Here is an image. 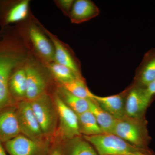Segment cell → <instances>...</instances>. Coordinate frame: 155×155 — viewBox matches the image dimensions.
Returning a JSON list of instances; mask_svg holds the SVG:
<instances>
[{
	"label": "cell",
	"mask_w": 155,
	"mask_h": 155,
	"mask_svg": "<svg viewBox=\"0 0 155 155\" xmlns=\"http://www.w3.org/2000/svg\"><path fill=\"white\" fill-rule=\"evenodd\" d=\"M30 48L17 27L7 26L0 31V106L8 104L11 96L9 81L15 69L31 57Z\"/></svg>",
	"instance_id": "obj_1"
},
{
	"label": "cell",
	"mask_w": 155,
	"mask_h": 155,
	"mask_svg": "<svg viewBox=\"0 0 155 155\" xmlns=\"http://www.w3.org/2000/svg\"><path fill=\"white\" fill-rule=\"evenodd\" d=\"M26 30L24 31L17 25V27L25 38L29 48H32L45 64L54 61V48L52 43L43 30L41 23L33 17Z\"/></svg>",
	"instance_id": "obj_2"
},
{
	"label": "cell",
	"mask_w": 155,
	"mask_h": 155,
	"mask_svg": "<svg viewBox=\"0 0 155 155\" xmlns=\"http://www.w3.org/2000/svg\"><path fill=\"white\" fill-rule=\"evenodd\" d=\"M113 134L138 149H147L150 140L144 118L134 119L125 116L118 119Z\"/></svg>",
	"instance_id": "obj_3"
},
{
	"label": "cell",
	"mask_w": 155,
	"mask_h": 155,
	"mask_svg": "<svg viewBox=\"0 0 155 155\" xmlns=\"http://www.w3.org/2000/svg\"><path fill=\"white\" fill-rule=\"evenodd\" d=\"M29 102L44 135L51 136L55 133L58 119L54 103L47 93Z\"/></svg>",
	"instance_id": "obj_4"
},
{
	"label": "cell",
	"mask_w": 155,
	"mask_h": 155,
	"mask_svg": "<svg viewBox=\"0 0 155 155\" xmlns=\"http://www.w3.org/2000/svg\"><path fill=\"white\" fill-rule=\"evenodd\" d=\"M84 137L94 146L99 155H132L138 149L114 134Z\"/></svg>",
	"instance_id": "obj_5"
},
{
	"label": "cell",
	"mask_w": 155,
	"mask_h": 155,
	"mask_svg": "<svg viewBox=\"0 0 155 155\" xmlns=\"http://www.w3.org/2000/svg\"><path fill=\"white\" fill-rule=\"evenodd\" d=\"M20 133L35 141H45V135L35 116L30 102L20 101L16 108Z\"/></svg>",
	"instance_id": "obj_6"
},
{
	"label": "cell",
	"mask_w": 155,
	"mask_h": 155,
	"mask_svg": "<svg viewBox=\"0 0 155 155\" xmlns=\"http://www.w3.org/2000/svg\"><path fill=\"white\" fill-rule=\"evenodd\" d=\"M59 119V135L64 140H70L81 135L78 126V118L75 114L61 99L57 93L54 96Z\"/></svg>",
	"instance_id": "obj_7"
},
{
	"label": "cell",
	"mask_w": 155,
	"mask_h": 155,
	"mask_svg": "<svg viewBox=\"0 0 155 155\" xmlns=\"http://www.w3.org/2000/svg\"><path fill=\"white\" fill-rule=\"evenodd\" d=\"M28 0H0L1 28L19 24L27 19L29 14Z\"/></svg>",
	"instance_id": "obj_8"
},
{
	"label": "cell",
	"mask_w": 155,
	"mask_h": 155,
	"mask_svg": "<svg viewBox=\"0 0 155 155\" xmlns=\"http://www.w3.org/2000/svg\"><path fill=\"white\" fill-rule=\"evenodd\" d=\"M24 68L27 79L25 100L30 101L47 93V81L41 67L31 57L25 62Z\"/></svg>",
	"instance_id": "obj_9"
},
{
	"label": "cell",
	"mask_w": 155,
	"mask_h": 155,
	"mask_svg": "<svg viewBox=\"0 0 155 155\" xmlns=\"http://www.w3.org/2000/svg\"><path fill=\"white\" fill-rule=\"evenodd\" d=\"M5 147L11 155H48L46 141H35L19 134L5 143Z\"/></svg>",
	"instance_id": "obj_10"
},
{
	"label": "cell",
	"mask_w": 155,
	"mask_h": 155,
	"mask_svg": "<svg viewBox=\"0 0 155 155\" xmlns=\"http://www.w3.org/2000/svg\"><path fill=\"white\" fill-rule=\"evenodd\" d=\"M42 28L50 39L54 48V61L69 68L78 77H82L79 61L69 46L51 33L41 23Z\"/></svg>",
	"instance_id": "obj_11"
},
{
	"label": "cell",
	"mask_w": 155,
	"mask_h": 155,
	"mask_svg": "<svg viewBox=\"0 0 155 155\" xmlns=\"http://www.w3.org/2000/svg\"><path fill=\"white\" fill-rule=\"evenodd\" d=\"M144 89L134 85L129 91L125 103L126 116L134 119L143 118L150 104L145 95Z\"/></svg>",
	"instance_id": "obj_12"
},
{
	"label": "cell",
	"mask_w": 155,
	"mask_h": 155,
	"mask_svg": "<svg viewBox=\"0 0 155 155\" xmlns=\"http://www.w3.org/2000/svg\"><path fill=\"white\" fill-rule=\"evenodd\" d=\"M20 133L16 108L9 107L0 111V141L6 143Z\"/></svg>",
	"instance_id": "obj_13"
},
{
	"label": "cell",
	"mask_w": 155,
	"mask_h": 155,
	"mask_svg": "<svg viewBox=\"0 0 155 155\" xmlns=\"http://www.w3.org/2000/svg\"><path fill=\"white\" fill-rule=\"evenodd\" d=\"M155 78V48L144 54L137 70L135 86L145 88Z\"/></svg>",
	"instance_id": "obj_14"
},
{
	"label": "cell",
	"mask_w": 155,
	"mask_h": 155,
	"mask_svg": "<svg viewBox=\"0 0 155 155\" xmlns=\"http://www.w3.org/2000/svg\"><path fill=\"white\" fill-rule=\"evenodd\" d=\"M100 9L90 0H76L68 17L73 24H79L97 17Z\"/></svg>",
	"instance_id": "obj_15"
},
{
	"label": "cell",
	"mask_w": 155,
	"mask_h": 155,
	"mask_svg": "<svg viewBox=\"0 0 155 155\" xmlns=\"http://www.w3.org/2000/svg\"><path fill=\"white\" fill-rule=\"evenodd\" d=\"M123 94L108 97H100L94 95V99L106 112L118 120L126 116Z\"/></svg>",
	"instance_id": "obj_16"
},
{
	"label": "cell",
	"mask_w": 155,
	"mask_h": 155,
	"mask_svg": "<svg viewBox=\"0 0 155 155\" xmlns=\"http://www.w3.org/2000/svg\"><path fill=\"white\" fill-rule=\"evenodd\" d=\"M24 65L14 70L9 80V91L13 99L25 100L27 79Z\"/></svg>",
	"instance_id": "obj_17"
},
{
	"label": "cell",
	"mask_w": 155,
	"mask_h": 155,
	"mask_svg": "<svg viewBox=\"0 0 155 155\" xmlns=\"http://www.w3.org/2000/svg\"><path fill=\"white\" fill-rule=\"evenodd\" d=\"M89 111L94 115L103 133L113 134L117 119L101 107L94 99L90 101Z\"/></svg>",
	"instance_id": "obj_18"
},
{
	"label": "cell",
	"mask_w": 155,
	"mask_h": 155,
	"mask_svg": "<svg viewBox=\"0 0 155 155\" xmlns=\"http://www.w3.org/2000/svg\"><path fill=\"white\" fill-rule=\"evenodd\" d=\"M56 93L68 107L78 115L89 111L90 101L73 95L63 87H58Z\"/></svg>",
	"instance_id": "obj_19"
},
{
	"label": "cell",
	"mask_w": 155,
	"mask_h": 155,
	"mask_svg": "<svg viewBox=\"0 0 155 155\" xmlns=\"http://www.w3.org/2000/svg\"><path fill=\"white\" fill-rule=\"evenodd\" d=\"M64 150L63 155H99L89 143L79 137L70 140Z\"/></svg>",
	"instance_id": "obj_20"
},
{
	"label": "cell",
	"mask_w": 155,
	"mask_h": 155,
	"mask_svg": "<svg viewBox=\"0 0 155 155\" xmlns=\"http://www.w3.org/2000/svg\"><path fill=\"white\" fill-rule=\"evenodd\" d=\"M81 134L84 136L97 135L104 133L95 117L90 111L77 115Z\"/></svg>",
	"instance_id": "obj_21"
},
{
	"label": "cell",
	"mask_w": 155,
	"mask_h": 155,
	"mask_svg": "<svg viewBox=\"0 0 155 155\" xmlns=\"http://www.w3.org/2000/svg\"><path fill=\"white\" fill-rule=\"evenodd\" d=\"M53 77L60 84L67 83L74 80L78 77L68 67L55 61L45 64Z\"/></svg>",
	"instance_id": "obj_22"
},
{
	"label": "cell",
	"mask_w": 155,
	"mask_h": 155,
	"mask_svg": "<svg viewBox=\"0 0 155 155\" xmlns=\"http://www.w3.org/2000/svg\"><path fill=\"white\" fill-rule=\"evenodd\" d=\"M60 84L75 96L85 99L94 100V94L89 89L83 77L77 78L70 82Z\"/></svg>",
	"instance_id": "obj_23"
},
{
	"label": "cell",
	"mask_w": 155,
	"mask_h": 155,
	"mask_svg": "<svg viewBox=\"0 0 155 155\" xmlns=\"http://www.w3.org/2000/svg\"><path fill=\"white\" fill-rule=\"evenodd\" d=\"M56 6L66 16H69L72 10L74 1L73 0H56L54 1Z\"/></svg>",
	"instance_id": "obj_24"
},
{
	"label": "cell",
	"mask_w": 155,
	"mask_h": 155,
	"mask_svg": "<svg viewBox=\"0 0 155 155\" xmlns=\"http://www.w3.org/2000/svg\"><path fill=\"white\" fill-rule=\"evenodd\" d=\"M144 91L147 99L150 103L153 97L155 96V78L144 88Z\"/></svg>",
	"instance_id": "obj_25"
},
{
	"label": "cell",
	"mask_w": 155,
	"mask_h": 155,
	"mask_svg": "<svg viewBox=\"0 0 155 155\" xmlns=\"http://www.w3.org/2000/svg\"><path fill=\"white\" fill-rule=\"evenodd\" d=\"M132 155H152L147 149H137Z\"/></svg>",
	"instance_id": "obj_26"
},
{
	"label": "cell",
	"mask_w": 155,
	"mask_h": 155,
	"mask_svg": "<svg viewBox=\"0 0 155 155\" xmlns=\"http://www.w3.org/2000/svg\"><path fill=\"white\" fill-rule=\"evenodd\" d=\"M50 155H63V154L60 149L56 148L53 150Z\"/></svg>",
	"instance_id": "obj_27"
},
{
	"label": "cell",
	"mask_w": 155,
	"mask_h": 155,
	"mask_svg": "<svg viewBox=\"0 0 155 155\" xmlns=\"http://www.w3.org/2000/svg\"><path fill=\"white\" fill-rule=\"evenodd\" d=\"M0 155H7L1 141H0Z\"/></svg>",
	"instance_id": "obj_28"
}]
</instances>
